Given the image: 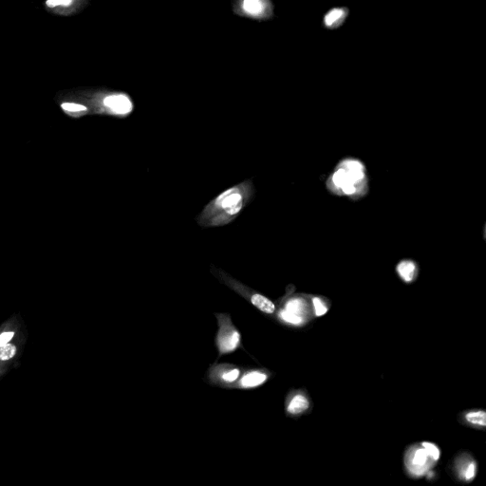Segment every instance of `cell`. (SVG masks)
<instances>
[{
    "mask_svg": "<svg viewBox=\"0 0 486 486\" xmlns=\"http://www.w3.org/2000/svg\"><path fill=\"white\" fill-rule=\"evenodd\" d=\"M310 408V400L303 393H295L287 402L286 411L291 416H298Z\"/></svg>",
    "mask_w": 486,
    "mask_h": 486,
    "instance_id": "11",
    "label": "cell"
},
{
    "mask_svg": "<svg viewBox=\"0 0 486 486\" xmlns=\"http://www.w3.org/2000/svg\"><path fill=\"white\" fill-rule=\"evenodd\" d=\"M478 466L476 461L470 458H462L458 466V475L459 478L465 481H472L477 476Z\"/></svg>",
    "mask_w": 486,
    "mask_h": 486,
    "instance_id": "13",
    "label": "cell"
},
{
    "mask_svg": "<svg viewBox=\"0 0 486 486\" xmlns=\"http://www.w3.org/2000/svg\"><path fill=\"white\" fill-rule=\"evenodd\" d=\"M465 420L468 425L477 427H485L486 412L481 409L470 410L465 414Z\"/></svg>",
    "mask_w": 486,
    "mask_h": 486,
    "instance_id": "14",
    "label": "cell"
},
{
    "mask_svg": "<svg viewBox=\"0 0 486 486\" xmlns=\"http://www.w3.org/2000/svg\"><path fill=\"white\" fill-rule=\"evenodd\" d=\"M14 333L10 332V333H3L0 334V346H5L11 341V339L14 337Z\"/></svg>",
    "mask_w": 486,
    "mask_h": 486,
    "instance_id": "21",
    "label": "cell"
},
{
    "mask_svg": "<svg viewBox=\"0 0 486 486\" xmlns=\"http://www.w3.org/2000/svg\"><path fill=\"white\" fill-rule=\"evenodd\" d=\"M434 461L428 456L426 449L422 446H415L409 448L406 455V466L407 471L414 478L425 476L432 466Z\"/></svg>",
    "mask_w": 486,
    "mask_h": 486,
    "instance_id": "6",
    "label": "cell"
},
{
    "mask_svg": "<svg viewBox=\"0 0 486 486\" xmlns=\"http://www.w3.org/2000/svg\"><path fill=\"white\" fill-rule=\"evenodd\" d=\"M16 353V348L14 345L7 344L5 346H0V360L6 361L12 359Z\"/></svg>",
    "mask_w": 486,
    "mask_h": 486,
    "instance_id": "18",
    "label": "cell"
},
{
    "mask_svg": "<svg viewBox=\"0 0 486 486\" xmlns=\"http://www.w3.org/2000/svg\"><path fill=\"white\" fill-rule=\"evenodd\" d=\"M270 378V373L263 368L247 369L241 373L240 378L234 385L233 388L240 389H253L262 386Z\"/></svg>",
    "mask_w": 486,
    "mask_h": 486,
    "instance_id": "9",
    "label": "cell"
},
{
    "mask_svg": "<svg viewBox=\"0 0 486 486\" xmlns=\"http://www.w3.org/2000/svg\"><path fill=\"white\" fill-rule=\"evenodd\" d=\"M234 14L241 17L261 20L269 17V0H234Z\"/></svg>",
    "mask_w": 486,
    "mask_h": 486,
    "instance_id": "7",
    "label": "cell"
},
{
    "mask_svg": "<svg viewBox=\"0 0 486 486\" xmlns=\"http://www.w3.org/2000/svg\"><path fill=\"white\" fill-rule=\"evenodd\" d=\"M215 315L219 326L215 343L219 352L218 359H220L222 355L230 354L241 348V334L228 313H216Z\"/></svg>",
    "mask_w": 486,
    "mask_h": 486,
    "instance_id": "3",
    "label": "cell"
},
{
    "mask_svg": "<svg viewBox=\"0 0 486 486\" xmlns=\"http://www.w3.org/2000/svg\"><path fill=\"white\" fill-rule=\"evenodd\" d=\"M62 108L68 112H84L87 111V107L80 104H73V103H65L62 105Z\"/></svg>",
    "mask_w": 486,
    "mask_h": 486,
    "instance_id": "19",
    "label": "cell"
},
{
    "mask_svg": "<svg viewBox=\"0 0 486 486\" xmlns=\"http://www.w3.org/2000/svg\"><path fill=\"white\" fill-rule=\"evenodd\" d=\"M421 446L426 449L428 456L431 458L434 462H437L439 460V458H441V450L435 444L429 443V442H423L421 444Z\"/></svg>",
    "mask_w": 486,
    "mask_h": 486,
    "instance_id": "16",
    "label": "cell"
},
{
    "mask_svg": "<svg viewBox=\"0 0 486 486\" xmlns=\"http://www.w3.org/2000/svg\"><path fill=\"white\" fill-rule=\"evenodd\" d=\"M327 187L331 192L352 199L363 197L367 190L366 169L363 161L346 158L341 160L329 177Z\"/></svg>",
    "mask_w": 486,
    "mask_h": 486,
    "instance_id": "2",
    "label": "cell"
},
{
    "mask_svg": "<svg viewBox=\"0 0 486 486\" xmlns=\"http://www.w3.org/2000/svg\"><path fill=\"white\" fill-rule=\"evenodd\" d=\"M73 2L74 0H47L46 5L49 8L68 7Z\"/></svg>",
    "mask_w": 486,
    "mask_h": 486,
    "instance_id": "20",
    "label": "cell"
},
{
    "mask_svg": "<svg viewBox=\"0 0 486 486\" xmlns=\"http://www.w3.org/2000/svg\"><path fill=\"white\" fill-rule=\"evenodd\" d=\"M102 105L107 113L126 118L133 112L134 103L131 97L121 91L108 92L102 99Z\"/></svg>",
    "mask_w": 486,
    "mask_h": 486,
    "instance_id": "5",
    "label": "cell"
},
{
    "mask_svg": "<svg viewBox=\"0 0 486 486\" xmlns=\"http://www.w3.org/2000/svg\"><path fill=\"white\" fill-rule=\"evenodd\" d=\"M396 273L405 283H412L419 274V266L412 260H403L396 266Z\"/></svg>",
    "mask_w": 486,
    "mask_h": 486,
    "instance_id": "10",
    "label": "cell"
},
{
    "mask_svg": "<svg viewBox=\"0 0 486 486\" xmlns=\"http://www.w3.org/2000/svg\"><path fill=\"white\" fill-rule=\"evenodd\" d=\"M344 16V11L342 9H333L325 16V24L327 26H332L336 21L339 20Z\"/></svg>",
    "mask_w": 486,
    "mask_h": 486,
    "instance_id": "17",
    "label": "cell"
},
{
    "mask_svg": "<svg viewBox=\"0 0 486 486\" xmlns=\"http://www.w3.org/2000/svg\"><path fill=\"white\" fill-rule=\"evenodd\" d=\"M281 310L306 319L305 315L308 313V304H307L306 300L303 297L294 296L287 300L284 307Z\"/></svg>",
    "mask_w": 486,
    "mask_h": 486,
    "instance_id": "12",
    "label": "cell"
},
{
    "mask_svg": "<svg viewBox=\"0 0 486 486\" xmlns=\"http://www.w3.org/2000/svg\"><path fill=\"white\" fill-rule=\"evenodd\" d=\"M215 274L216 276H218V279L221 282L226 284L227 286L231 288L236 293L240 294L243 298L249 301L253 306L259 309L260 312L269 315L275 313V309H276L275 304L265 295L253 291L249 287L244 286L238 280H234L233 277H231L230 275H228L226 273L220 270H218Z\"/></svg>",
    "mask_w": 486,
    "mask_h": 486,
    "instance_id": "4",
    "label": "cell"
},
{
    "mask_svg": "<svg viewBox=\"0 0 486 486\" xmlns=\"http://www.w3.org/2000/svg\"><path fill=\"white\" fill-rule=\"evenodd\" d=\"M313 311L314 315L319 317L326 314L329 311V307L327 305L325 300L322 299L319 296H314L313 298Z\"/></svg>",
    "mask_w": 486,
    "mask_h": 486,
    "instance_id": "15",
    "label": "cell"
},
{
    "mask_svg": "<svg viewBox=\"0 0 486 486\" xmlns=\"http://www.w3.org/2000/svg\"><path fill=\"white\" fill-rule=\"evenodd\" d=\"M242 373L240 366L234 364L214 365L208 371L207 376L211 384L221 387H231L237 383Z\"/></svg>",
    "mask_w": 486,
    "mask_h": 486,
    "instance_id": "8",
    "label": "cell"
},
{
    "mask_svg": "<svg viewBox=\"0 0 486 486\" xmlns=\"http://www.w3.org/2000/svg\"><path fill=\"white\" fill-rule=\"evenodd\" d=\"M253 196L254 187L252 180H244L211 200L196 220L202 227L227 225L242 212L253 200Z\"/></svg>",
    "mask_w": 486,
    "mask_h": 486,
    "instance_id": "1",
    "label": "cell"
}]
</instances>
